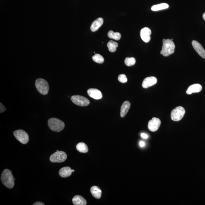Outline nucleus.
Wrapping results in <instances>:
<instances>
[{
  "mask_svg": "<svg viewBox=\"0 0 205 205\" xmlns=\"http://www.w3.org/2000/svg\"><path fill=\"white\" fill-rule=\"evenodd\" d=\"M1 180L2 184L8 189H12L14 186L15 179L11 171L8 169L3 170L1 175Z\"/></svg>",
  "mask_w": 205,
  "mask_h": 205,
  "instance_id": "obj_1",
  "label": "nucleus"
},
{
  "mask_svg": "<svg viewBox=\"0 0 205 205\" xmlns=\"http://www.w3.org/2000/svg\"><path fill=\"white\" fill-rule=\"evenodd\" d=\"M175 45L173 41L171 39H163V46L162 50L160 51L161 54L167 57L174 53Z\"/></svg>",
  "mask_w": 205,
  "mask_h": 205,
  "instance_id": "obj_2",
  "label": "nucleus"
},
{
  "mask_svg": "<svg viewBox=\"0 0 205 205\" xmlns=\"http://www.w3.org/2000/svg\"><path fill=\"white\" fill-rule=\"evenodd\" d=\"M48 125L51 130L59 132L65 127V124L62 121L55 118H52L48 121Z\"/></svg>",
  "mask_w": 205,
  "mask_h": 205,
  "instance_id": "obj_3",
  "label": "nucleus"
},
{
  "mask_svg": "<svg viewBox=\"0 0 205 205\" xmlns=\"http://www.w3.org/2000/svg\"><path fill=\"white\" fill-rule=\"evenodd\" d=\"M35 86L38 91L41 94L46 95L48 93L49 86L48 83L45 80L42 78L36 80Z\"/></svg>",
  "mask_w": 205,
  "mask_h": 205,
  "instance_id": "obj_4",
  "label": "nucleus"
},
{
  "mask_svg": "<svg viewBox=\"0 0 205 205\" xmlns=\"http://www.w3.org/2000/svg\"><path fill=\"white\" fill-rule=\"evenodd\" d=\"M185 113V109L183 107L181 106L178 107L172 111L171 114V119L174 121H180L183 118Z\"/></svg>",
  "mask_w": 205,
  "mask_h": 205,
  "instance_id": "obj_5",
  "label": "nucleus"
},
{
  "mask_svg": "<svg viewBox=\"0 0 205 205\" xmlns=\"http://www.w3.org/2000/svg\"><path fill=\"white\" fill-rule=\"evenodd\" d=\"M67 158L66 154L63 151H56L52 154L49 158L52 163H62L65 161Z\"/></svg>",
  "mask_w": 205,
  "mask_h": 205,
  "instance_id": "obj_6",
  "label": "nucleus"
},
{
  "mask_svg": "<svg viewBox=\"0 0 205 205\" xmlns=\"http://www.w3.org/2000/svg\"><path fill=\"white\" fill-rule=\"evenodd\" d=\"M13 134L17 140L23 144H26L29 141L28 134L23 130H17L13 132Z\"/></svg>",
  "mask_w": 205,
  "mask_h": 205,
  "instance_id": "obj_7",
  "label": "nucleus"
},
{
  "mask_svg": "<svg viewBox=\"0 0 205 205\" xmlns=\"http://www.w3.org/2000/svg\"><path fill=\"white\" fill-rule=\"evenodd\" d=\"M71 101L77 105L86 107L89 105V100L85 97L80 95H73L71 98Z\"/></svg>",
  "mask_w": 205,
  "mask_h": 205,
  "instance_id": "obj_8",
  "label": "nucleus"
},
{
  "mask_svg": "<svg viewBox=\"0 0 205 205\" xmlns=\"http://www.w3.org/2000/svg\"><path fill=\"white\" fill-rule=\"evenodd\" d=\"M161 122L160 119L156 117H153L148 122V128L152 132H155L160 127Z\"/></svg>",
  "mask_w": 205,
  "mask_h": 205,
  "instance_id": "obj_9",
  "label": "nucleus"
},
{
  "mask_svg": "<svg viewBox=\"0 0 205 205\" xmlns=\"http://www.w3.org/2000/svg\"><path fill=\"white\" fill-rule=\"evenodd\" d=\"M151 33V30L148 27H144L140 31V36L142 40L146 43L149 42L151 39L150 35Z\"/></svg>",
  "mask_w": 205,
  "mask_h": 205,
  "instance_id": "obj_10",
  "label": "nucleus"
},
{
  "mask_svg": "<svg viewBox=\"0 0 205 205\" xmlns=\"http://www.w3.org/2000/svg\"><path fill=\"white\" fill-rule=\"evenodd\" d=\"M193 47L201 57L205 59V50L200 43L196 40L192 42Z\"/></svg>",
  "mask_w": 205,
  "mask_h": 205,
  "instance_id": "obj_11",
  "label": "nucleus"
},
{
  "mask_svg": "<svg viewBox=\"0 0 205 205\" xmlns=\"http://www.w3.org/2000/svg\"><path fill=\"white\" fill-rule=\"evenodd\" d=\"M157 82V79L155 77H148L145 78L144 80L142 83V87L144 88H148L155 85Z\"/></svg>",
  "mask_w": 205,
  "mask_h": 205,
  "instance_id": "obj_12",
  "label": "nucleus"
},
{
  "mask_svg": "<svg viewBox=\"0 0 205 205\" xmlns=\"http://www.w3.org/2000/svg\"><path fill=\"white\" fill-rule=\"evenodd\" d=\"M88 93L89 96L91 98L99 100L102 98V94L100 90L96 89L91 88L89 89L88 90Z\"/></svg>",
  "mask_w": 205,
  "mask_h": 205,
  "instance_id": "obj_13",
  "label": "nucleus"
},
{
  "mask_svg": "<svg viewBox=\"0 0 205 205\" xmlns=\"http://www.w3.org/2000/svg\"><path fill=\"white\" fill-rule=\"evenodd\" d=\"M202 87L200 84H196L190 85L188 88L186 93L188 95H191L193 93H198L201 91Z\"/></svg>",
  "mask_w": 205,
  "mask_h": 205,
  "instance_id": "obj_14",
  "label": "nucleus"
},
{
  "mask_svg": "<svg viewBox=\"0 0 205 205\" xmlns=\"http://www.w3.org/2000/svg\"><path fill=\"white\" fill-rule=\"evenodd\" d=\"M103 23V20L102 18H97L92 24L90 30L92 32L96 31L102 26Z\"/></svg>",
  "mask_w": 205,
  "mask_h": 205,
  "instance_id": "obj_15",
  "label": "nucleus"
},
{
  "mask_svg": "<svg viewBox=\"0 0 205 205\" xmlns=\"http://www.w3.org/2000/svg\"><path fill=\"white\" fill-rule=\"evenodd\" d=\"M131 104L129 101H125L123 102L121 108V116L124 117L127 114L130 107Z\"/></svg>",
  "mask_w": 205,
  "mask_h": 205,
  "instance_id": "obj_16",
  "label": "nucleus"
},
{
  "mask_svg": "<svg viewBox=\"0 0 205 205\" xmlns=\"http://www.w3.org/2000/svg\"><path fill=\"white\" fill-rule=\"evenodd\" d=\"M72 171L69 167H63L60 170L59 175L62 177H67L71 175Z\"/></svg>",
  "mask_w": 205,
  "mask_h": 205,
  "instance_id": "obj_17",
  "label": "nucleus"
},
{
  "mask_svg": "<svg viewBox=\"0 0 205 205\" xmlns=\"http://www.w3.org/2000/svg\"><path fill=\"white\" fill-rule=\"evenodd\" d=\"M72 202L75 205H86L87 201L81 196L76 195L73 198Z\"/></svg>",
  "mask_w": 205,
  "mask_h": 205,
  "instance_id": "obj_18",
  "label": "nucleus"
},
{
  "mask_svg": "<svg viewBox=\"0 0 205 205\" xmlns=\"http://www.w3.org/2000/svg\"><path fill=\"white\" fill-rule=\"evenodd\" d=\"M90 192L92 196L96 199H100L101 197L102 191L100 188L96 186H94L90 189Z\"/></svg>",
  "mask_w": 205,
  "mask_h": 205,
  "instance_id": "obj_19",
  "label": "nucleus"
},
{
  "mask_svg": "<svg viewBox=\"0 0 205 205\" xmlns=\"http://www.w3.org/2000/svg\"><path fill=\"white\" fill-rule=\"evenodd\" d=\"M169 5L166 3H162L153 6L151 7L153 11H158L160 10L167 9L169 7Z\"/></svg>",
  "mask_w": 205,
  "mask_h": 205,
  "instance_id": "obj_20",
  "label": "nucleus"
},
{
  "mask_svg": "<svg viewBox=\"0 0 205 205\" xmlns=\"http://www.w3.org/2000/svg\"><path fill=\"white\" fill-rule=\"evenodd\" d=\"M77 150L81 153H87L88 151V148L87 145L84 143H80L76 146Z\"/></svg>",
  "mask_w": 205,
  "mask_h": 205,
  "instance_id": "obj_21",
  "label": "nucleus"
},
{
  "mask_svg": "<svg viewBox=\"0 0 205 205\" xmlns=\"http://www.w3.org/2000/svg\"><path fill=\"white\" fill-rule=\"evenodd\" d=\"M107 47L110 52H114L116 51V49L118 47L117 43L112 40L109 41L107 44Z\"/></svg>",
  "mask_w": 205,
  "mask_h": 205,
  "instance_id": "obj_22",
  "label": "nucleus"
},
{
  "mask_svg": "<svg viewBox=\"0 0 205 205\" xmlns=\"http://www.w3.org/2000/svg\"><path fill=\"white\" fill-rule=\"evenodd\" d=\"M107 36L110 39H114L116 40H120L121 37V34L118 32H114L112 30L109 31L107 34Z\"/></svg>",
  "mask_w": 205,
  "mask_h": 205,
  "instance_id": "obj_23",
  "label": "nucleus"
},
{
  "mask_svg": "<svg viewBox=\"0 0 205 205\" xmlns=\"http://www.w3.org/2000/svg\"><path fill=\"white\" fill-rule=\"evenodd\" d=\"M92 59L95 62L98 64H102L104 62V59L103 57L100 54H96L92 57Z\"/></svg>",
  "mask_w": 205,
  "mask_h": 205,
  "instance_id": "obj_24",
  "label": "nucleus"
},
{
  "mask_svg": "<svg viewBox=\"0 0 205 205\" xmlns=\"http://www.w3.org/2000/svg\"><path fill=\"white\" fill-rule=\"evenodd\" d=\"M126 66H133L136 63V59L134 57H126L125 60Z\"/></svg>",
  "mask_w": 205,
  "mask_h": 205,
  "instance_id": "obj_25",
  "label": "nucleus"
},
{
  "mask_svg": "<svg viewBox=\"0 0 205 205\" xmlns=\"http://www.w3.org/2000/svg\"><path fill=\"white\" fill-rule=\"evenodd\" d=\"M119 81L121 83H126L127 81V78L126 75L124 74L120 75L118 78Z\"/></svg>",
  "mask_w": 205,
  "mask_h": 205,
  "instance_id": "obj_26",
  "label": "nucleus"
},
{
  "mask_svg": "<svg viewBox=\"0 0 205 205\" xmlns=\"http://www.w3.org/2000/svg\"><path fill=\"white\" fill-rule=\"evenodd\" d=\"M0 105H1V106H0V107H1V108H1V109H0V112L1 113L5 112V111L6 110V108L1 103H0Z\"/></svg>",
  "mask_w": 205,
  "mask_h": 205,
  "instance_id": "obj_27",
  "label": "nucleus"
},
{
  "mask_svg": "<svg viewBox=\"0 0 205 205\" xmlns=\"http://www.w3.org/2000/svg\"><path fill=\"white\" fill-rule=\"evenodd\" d=\"M141 137L144 138V139H146L148 138V134H146V133H141Z\"/></svg>",
  "mask_w": 205,
  "mask_h": 205,
  "instance_id": "obj_28",
  "label": "nucleus"
},
{
  "mask_svg": "<svg viewBox=\"0 0 205 205\" xmlns=\"http://www.w3.org/2000/svg\"><path fill=\"white\" fill-rule=\"evenodd\" d=\"M33 205H44L43 203L40 202H37L33 204Z\"/></svg>",
  "mask_w": 205,
  "mask_h": 205,
  "instance_id": "obj_29",
  "label": "nucleus"
},
{
  "mask_svg": "<svg viewBox=\"0 0 205 205\" xmlns=\"http://www.w3.org/2000/svg\"><path fill=\"white\" fill-rule=\"evenodd\" d=\"M139 145L140 146H141V147H144L145 145V143L143 141H140Z\"/></svg>",
  "mask_w": 205,
  "mask_h": 205,
  "instance_id": "obj_30",
  "label": "nucleus"
},
{
  "mask_svg": "<svg viewBox=\"0 0 205 205\" xmlns=\"http://www.w3.org/2000/svg\"><path fill=\"white\" fill-rule=\"evenodd\" d=\"M203 18L204 19V20H205V12L203 14Z\"/></svg>",
  "mask_w": 205,
  "mask_h": 205,
  "instance_id": "obj_31",
  "label": "nucleus"
},
{
  "mask_svg": "<svg viewBox=\"0 0 205 205\" xmlns=\"http://www.w3.org/2000/svg\"><path fill=\"white\" fill-rule=\"evenodd\" d=\"M72 172H75V171H74V170H72Z\"/></svg>",
  "mask_w": 205,
  "mask_h": 205,
  "instance_id": "obj_32",
  "label": "nucleus"
},
{
  "mask_svg": "<svg viewBox=\"0 0 205 205\" xmlns=\"http://www.w3.org/2000/svg\"><path fill=\"white\" fill-rule=\"evenodd\" d=\"M57 151V152L59 151V150H57V151Z\"/></svg>",
  "mask_w": 205,
  "mask_h": 205,
  "instance_id": "obj_33",
  "label": "nucleus"
}]
</instances>
